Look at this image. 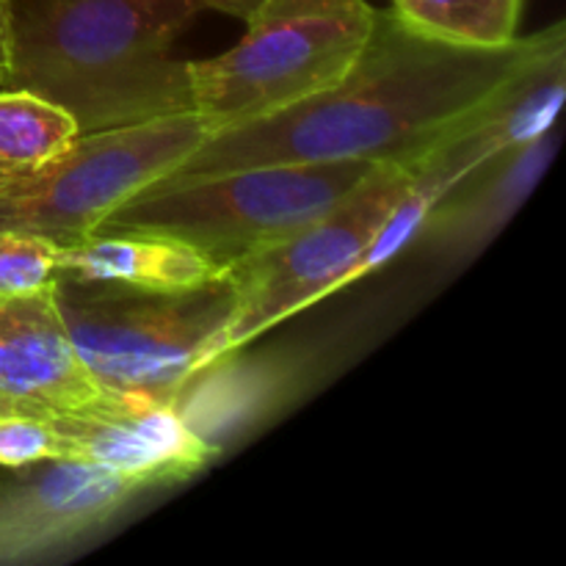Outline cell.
<instances>
[{
  "label": "cell",
  "instance_id": "cell-1",
  "mask_svg": "<svg viewBox=\"0 0 566 566\" xmlns=\"http://www.w3.org/2000/svg\"><path fill=\"white\" fill-rule=\"evenodd\" d=\"M534 42L536 33L503 48H462L376 9L374 31L340 81L280 114L213 133L169 175L412 158L481 103Z\"/></svg>",
  "mask_w": 566,
  "mask_h": 566
},
{
  "label": "cell",
  "instance_id": "cell-2",
  "mask_svg": "<svg viewBox=\"0 0 566 566\" xmlns=\"http://www.w3.org/2000/svg\"><path fill=\"white\" fill-rule=\"evenodd\" d=\"M205 0H14L3 88L59 105L81 133L191 111V61L175 55Z\"/></svg>",
  "mask_w": 566,
  "mask_h": 566
},
{
  "label": "cell",
  "instance_id": "cell-3",
  "mask_svg": "<svg viewBox=\"0 0 566 566\" xmlns=\"http://www.w3.org/2000/svg\"><path fill=\"white\" fill-rule=\"evenodd\" d=\"M376 164L340 160L166 175L127 197L97 230L175 238L230 271L326 213Z\"/></svg>",
  "mask_w": 566,
  "mask_h": 566
},
{
  "label": "cell",
  "instance_id": "cell-4",
  "mask_svg": "<svg viewBox=\"0 0 566 566\" xmlns=\"http://www.w3.org/2000/svg\"><path fill=\"white\" fill-rule=\"evenodd\" d=\"M232 274L182 293L55 282V304L83 365L111 396L180 401L210 370V348L235 310Z\"/></svg>",
  "mask_w": 566,
  "mask_h": 566
},
{
  "label": "cell",
  "instance_id": "cell-5",
  "mask_svg": "<svg viewBox=\"0 0 566 566\" xmlns=\"http://www.w3.org/2000/svg\"><path fill=\"white\" fill-rule=\"evenodd\" d=\"M230 50L191 61V111L210 130L249 125L340 81L376 22L368 0H263Z\"/></svg>",
  "mask_w": 566,
  "mask_h": 566
},
{
  "label": "cell",
  "instance_id": "cell-6",
  "mask_svg": "<svg viewBox=\"0 0 566 566\" xmlns=\"http://www.w3.org/2000/svg\"><path fill=\"white\" fill-rule=\"evenodd\" d=\"M213 136L197 111L81 133L33 175L0 182V230L59 243L92 235L127 197L175 171Z\"/></svg>",
  "mask_w": 566,
  "mask_h": 566
},
{
  "label": "cell",
  "instance_id": "cell-7",
  "mask_svg": "<svg viewBox=\"0 0 566 566\" xmlns=\"http://www.w3.org/2000/svg\"><path fill=\"white\" fill-rule=\"evenodd\" d=\"M409 182L412 169L407 160H379L368 177L326 213L230 269L238 298L230 321L210 348V368L230 359L271 326L343 291L348 271L376 241Z\"/></svg>",
  "mask_w": 566,
  "mask_h": 566
},
{
  "label": "cell",
  "instance_id": "cell-8",
  "mask_svg": "<svg viewBox=\"0 0 566 566\" xmlns=\"http://www.w3.org/2000/svg\"><path fill=\"white\" fill-rule=\"evenodd\" d=\"M566 97V25L562 20L536 33L534 48L486 94L446 130L403 158L412 182L390 221L403 235H418L437 199L484 160L523 147L556 127Z\"/></svg>",
  "mask_w": 566,
  "mask_h": 566
},
{
  "label": "cell",
  "instance_id": "cell-9",
  "mask_svg": "<svg viewBox=\"0 0 566 566\" xmlns=\"http://www.w3.org/2000/svg\"><path fill=\"white\" fill-rule=\"evenodd\" d=\"M59 462L111 470L144 492L191 481L216 457L213 440L197 431L175 401L111 396L75 415L50 418Z\"/></svg>",
  "mask_w": 566,
  "mask_h": 566
},
{
  "label": "cell",
  "instance_id": "cell-10",
  "mask_svg": "<svg viewBox=\"0 0 566 566\" xmlns=\"http://www.w3.org/2000/svg\"><path fill=\"white\" fill-rule=\"evenodd\" d=\"M144 490L111 470L39 462L0 475V566L33 564L103 534Z\"/></svg>",
  "mask_w": 566,
  "mask_h": 566
},
{
  "label": "cell",
  "instance_id": "cell-11",
  "mask_svg": "<svg viewBox=\"0 0 566 566\" xmlns=\"http://www.w3.org/2000/svg\"><path fill=\"white\" fill-rule=\"evenodd\" d=\"M0 398L39 418L86 412L111 398L66 332L55 285L0 296Z\"/></svg>",
  "mask_w": 566,
  "mask_h": 566
},
{
  "label": "cell",
  "instance_id": "cell-12",
  "mask_svg": "<svg viewBox=\"0 0 566 566\" xmlns=\"http://www.w3.org/2000/svg\"><path fill=\"white\" fill-rule=\"evenodd\" d=\"M558 142L562 130L556 125L534 142L475 166L437 199L415 238L451 258L484 249L551 169Z\"/></svg>",
  "mask_w": 566,
  "mask_h": 566
},
{
  "label": "cell",
  "instance_id": "cell-13",
  "mask_svg": "<svg viewBox=\"0 0 566 566\" xmlns=\"http://www.w3.org/2000/svg\"><path fill=\"white\" fill-rule=\"evenodd\" d=\"M59 280L127 291L182 293L230 274L188 243L153 232H103L59 247Z\"/></svg>",
  "mask_w": 566,
  "mask_h": 566
},
{
  "label": "cell",
  "instance_id": "cell-14",
  "mask_svg": "<svg viewBox=\"0 0 566 566\" xmlns=\"http://www.w3.org/2000/svg\"><path fill=\"white\" fill-rule=\"evenodd\" d=\"M81 136L59 105L20 88H0V182L33 175Z\"/></svg>",
  "mask_w": 566,
  "mask_h": 566
},
{
  "label": "cell",
  "instance_id": "cell-15",
  "mask_svg": "<svg viewBox=\"0 0 566 566\" xmlns=\"http://www.w3.org/2000/svg\"><path fill=\"white\" fill-rule=\"evenodd\" d=\"M525 0H390L409 28L462 48H503L517 39Z\"/></svg>",
  "mask_w": 566,
  "mask_h": 566
},
{
  "label": "cell",
  "instance_id": "cell-16",
  "mask_svg": "<svg viewBox=\"0 0 566 566\" xmlns=\"http://www.w3.org/2000/svg\"><path fill=\"white\" fill-rule=\"evenodd\" d=\"M59 243L28 232L0 230V296L48 291L59 282Z\"/></svg>",
  "mask_w": 566,
  "mask_h": 566
},
{
  "label": "cell",
  "instance_id": "cell-17",
  "mask_svg": "<svg viewBox=\"0 0 566 566\" xmlns=\"http://www.w3.org/2000/svg\"><path fill=\"white\" fill-rule=\"evenodd\" d=\"M39 462H59L50 418L22 412L0 415V468L17 470Z\"/></svg>",
  "mask_w": 566,
  "mask_h": 566
},
{
  "label": "cell",
  "instance_id": "cell-18",
  "mask_svg": "<svg viewBox=\"0 0 566 566\" xmlns=\"http://www.w3.org/2000/svg\"><path fill=\"white\" fill-rule=\"evenodd\" d=\"M263 0H205V6L213 11H221V14H232L238 20H247Z\"/></svg>",
  "mask_w": 566,
  "mask_h": 566
},
{
  "label": "cell",
  "instance_id": "cell-19",
  "mask_svg": "<svg viewBox=\"0 0 566 566\" xmlns=\"http://www.w3.org/2000/svg\"><path fill=\"white\" fill-rule=\"evenodd\" d=\"M11 6L14 0H0V66H9V48H11Z\"/></svg>",
  "mask_w": 566,
  "mask_h": 566
},
{
  "label": "cell",
  "instance_id": "cell-20",
  "mask_svg": "<svg viewBox=\"0 0 566 566\" xmlns=\"http://www.w3.org/2000/svg\"><path fill=\"white\" fill-rule=\"evenodd\" d=\"M9 412H20V409H14L11 403H6L3 398H0V415H9ZM22 415H25V412H22Z\"/></svg>",
  "mask_w": 566,
  "mask_h": 566
},
{
  "label": "cell",
  "instance_id": "cell-21",
  "mask_svg": "<svg viewBox=\"0 0 566 566\" xmlns=\"http://www.w3.org/2000/svg\"><path fill=\"white\" fill-rule=\"evenodd\" d=\"M3 77H6V72H3V66H0V88H3Z\"/></svg>",
  "mask_w": 566,
  "mask_h": 566
}]
</instances>
